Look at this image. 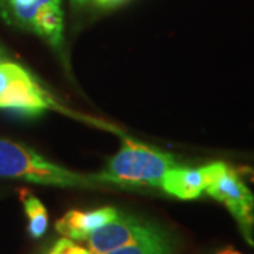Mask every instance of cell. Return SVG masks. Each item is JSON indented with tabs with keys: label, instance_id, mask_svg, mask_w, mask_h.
<instances>
[{
	"label": "cell",
	"instance_id": "e0dca14e",
	"mask_svg": "<svg viewBox=\"0 0 254 254\" xmlns=\"http://www.w3.org/2000/svg\"><path fill=\"white\" fill-rule=\"evenodd\" d=\"M235 254H240V253H239V252H236V253H235Z\"/></svg>",
	"mask_w": 254,
	"mask_h": 254
},
{
	"label": "cell",
	"instance_id": "5b68a950",
	"mask_svg": "<svg viewBox=\"0 0 254 254\" xmlns=\"http://www.w3.org/2000/svg\"><path fill=\"white\" fill-rule=\"evenodd\" d=\"M161 229L141 219L119 215L115 220L95 230L85 242L91 254H106L119 247L158 233Z\"/></svg>",
	"mask_w": 254,
	"mask_h": 254
},
{
	"label": "cell",
	"instance_id": "277c9868",
	"mask_svg": "<svg viewBox=\"0 0 254 254\" xmlns=\"http://www.w3.org/2000/svg\"><path fill=\"white\" fill-rule=\"evenodd\" d=\"M0 109L24 116H37L48 109L65 112L31 73L11 61L0 63Z\"/></svg>",
	"mask_w": 254,
	"mask_h": 254
},
{
	"label": "cell",
	"instance_id": "3957f363",
	"mask_svg": "<svg viewBox=\"0 0 254 254\" xmlns=\"http://www.w3.org/2000/svg\"><path fill=\"white\" fill-rule=\"evenodd\" d=\"M205 192L223 203L236 219L245 239L254 246V196L239 174L225 163L205 165Z\"/></svg>",
	"mask_w": 254,
	"mask_h": 254
},
{
	"label": "cell",
	"instance_id": "8992f818",
	"mask_svg": "<svg viewBox=\"0 0 254 254\" xmlns=\"http://www.w3.org/2000/svg\"><path fill=\"white\" fill-rule=\"evenodd\" d=\"M119 210L112 206L95 209V210H69L63 218L55 222V229L63 236L75 242L86 240L95 230L105 226L118 218Z\"/></svg>",
	"mask_w": 254,
	"mask_h": 254
},
{
	"label": "cell",
	"instance_id": "8fae6325",
	"mask_svg": "<svg viewBox=\"0 0 254 254\" xmlns=\"http://www.w3.org/2000/svg\"><path fill=\"white\" fill-rule=\"evenodd\" d=\"M48 254H91V252L83 249L82 246L76 245L75 240L64 237L55 243L54 247L48 252Z\"/></svg>",
	"mask_w": 254,
	"mask_h": 254
},
{
	"label": "cell",
	"instance_id": "2e32d148",
	"mask_svg": "<svg viewBox=\"0 0 254 254\" xmlns=\"http://www.w3.org/2000/svg\"><path fill=\"white\" fill-rule=\"evenodd\" d=\"M252 173H253V174H252V175H253V177H254V171H252Z\"/></svg>",
	"mask_w": 254,
	"mask_h": 254
},
{
	"label": "cell",
	"instance_id": "ba28073f",
	"mask_svg": "<svg viewBox=\"0 0 254 254\" xmlns=\"http://www.w3.org/2000/svg\"><path fill=\"white\" fill-rule=\"evenodd\" d=\"M206 177L202 168L188 167H171L164 174L161 188L168 195L180 199H196L205 192Z\"/></svg>",
	"mask_w": 254,
	"mask_h": 254
},
{
	"label": "cell",
	"instance_id": "9c48e42d",
	"mask_svg": "<svg viewBox=\"0 0 254 254\" xmlns=\"http://www.w3.org/2000/svg\"><path fill=\"white\" fill-rule=\"evenodd\" d=\"M106 254H173V242L163 230H160L155 235L140 239Z\"/></svg>",
	"mask_w": 254,
	"mask_h": 254
},
{
	"label": "cell",
	"instance_id": "9a60e30c",
	"mask_svg": "<svg viewBox=\"0 0 254 254\" xmlns=\"http://www.w3.org/2000/svg\"><path fill=\"white\" fill-rule=\"evenodd\" d=\"M75 6H83V4H86V3H89V1H93V0H71Z\"/></svg>",
	"mask_w": 254,
	"mask_h": 254
},
{
	"label": "cell",
	"instance_id": "5bb4252c",
	"mask_svg": "<svg viewBox=\"0 0 254 254\" xmlns=\"http://www.w3.org/2000/svg\"><path fill=\"white\" fill-rule=\"evenodd\" d=\"M236 253V250H233L232 247H226V249H223V250H220L218 253L215 254H235Z\"/></svg>",
	"mask_w": 254,
	"mask_h": 254
},
{
	"label": "cell",
	"instance_id": "6da1fadb",
	"mask_svg": "<svg viewBox=\"0 0 254 254\" xmlns=\"http://www.w3.org/2000/svg\"><path fill=\"white\" fill-rule=\"evenodd\" d=\"M0 177L68 188H103L98 175H81L48 161L26 145L0 138Z\"/></svg>",
	"mask_w": 254,
	"mask_h": 254
},
{
	"label": "cell",
	"instance_id": "7a4b0ae2",
	"mask_svg": "<svg viewBox=\"0 0 254 254\" xmlns=\"http://www.w3.org/2000/svg\"><path fill=\"white\" fill-rule=\"evenodd\" d=\"M174 165L173 154L123 138L118 154L113 155L106 168L96 175L106 185L161 187L164 174Z\"/></svg>",
	"mask_w": 254,
	"mask_h": 254
},
{
	"label": "cell",
	"instance_id": "7c38bea8",
	"mask_svg": "<svg viewBox=\"0 0 254 254\" xmlns=\"http://www.w3.org/2000/svg\"><path fill=\"white\" fill-rule=\"evenodd\" d=\"M93 1L100 7H113V6H118L120 3H123L125 0H93Z\"/></svg>",
	"mask_w": 254,
	"mask_h": 254
},
{
	"label": "cell",
	"instance_id": "30bf717a",
	"mask_svg": "<svg viewBox=\"0 0 254 254\" xmlns=\"http://www.w3.org/2000/svg\"><path fill=\"white\" fill-rule=\"evenodd\" d=\"M21 202L28 218V233L34 239L43 237L48 226V216L44 205L28 190H21Z\"/></svg>",
	"mask_w": 254,
	"mask_h": 254
},
{
	"label": "cell",
	"instance_id": "4fadbf2b",
	"mask_svg": "<svg viewBox=\"0 0 254 254\" xmlns=\"http://www.w3.org/2000/svg\"><path fill=\"white\" fill-rule=\"evenodd\" d=\"M6 61H10V57L7 54V51L0 46V63H6Z\"/></svg>",
	"mask_w": 254,
	"mask_h": 254
},
{
	"label": "cell",
	"instance_id": "52a82bcc",
	"mask_svg": "<svg viewBox=\"0 0 254 254\" xmlns=\"http://www.w3.org/2000/svg\"><path fill=\"white\" fill-rule=\"evenodd\" d=\"M54 10H63L61 0H0V16L11 26L33 33L38 20Z\"/></svg>",
	"mask_w": 254,
	"mask_h": 254
}]
</instances>
